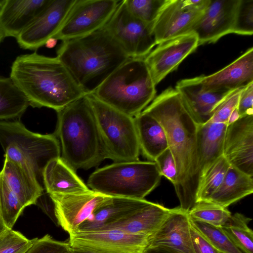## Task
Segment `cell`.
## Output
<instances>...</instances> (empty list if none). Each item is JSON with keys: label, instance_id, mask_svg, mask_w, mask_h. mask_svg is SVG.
<instances>
[{"label": "cell", "instance_id": "83f0119b", "mask_svg": "<svg viewBox=\"0 0 253 253\" xmlns=\"http://www.w3.org/2000/svg\"><path fill=\"white\" fill-rule=\"evenodd\" d=\"M253 193V177L230 166L221 184L207 201L227 208Z\"/></svg>", "mask_w": 253, "mask_h": 253}, {"label": "cell", "instance_id": "277c9868", "mask_svg": "<svg viewBox=\"0 0 253 253\" xmlns=\"http://www.w3.org/2000/svg\"><path fill=\"white\" fill-rule=\"evenodd\" d=\"M53 133L62 160L75 171L98 166L107 159L90 100L86 94L56 112Z\"/></svg>", "mask_w": 253, "mask_h": 253}, {"label": "cell", "instance_id": "9a60e30c", "mask_svg": "<svg viewBox=\"0 0 253 253\" xmlns=\"http://www.w3.org/2000/svg\"><path fill=\"white\" fill-rule=\"evenodd\" d=\"M69 236L71 246L117 253H141L148 237L115 229L77 230Z\"/></svg>", "mask_w": 253, "mask_h": 253}, {"label": "cell", "instance_id": "e0dca14e", "mask_svg": "<svg viewBox=\"0 0 253 253\" xmlns=\"http://www.w3.org/2000/svg\"><path fill=\"white\" fill-rule=\"evenodd\" d=\"M239 0H210L191 33H195L199 46L214 43L233 33Z\"/></svg>", "mask_w": 253, "mask_h": 253}, {"label": "cell", "instance_id": "5b68a950", "mask_svg": "<svg viewBox=\"0 0 253 253\" xmlns=\"http://www.w3.org/2000/svg\"><path fill=\"white\" fill-rule=\"evenodd\" d=\"M91 94L134 118L153 101L156 90L144 58H129Z\"/></svg>", "mask_w": 253, "mask_h": 253}, {"label": "cell", "instance_id": "f6af8a7d", "mask_svg": "<svg viewBox=\"0 0 253 253\" xmlns=\"http://www.w3.org/2000/svg\"><path fill=\"white\" fill-rule=\"evenodd\" d=\"M239 118V114L238 113L237 108H236L230 115L229 118L228 119L227 125L234 122Z\"/></svg>", "mask_w": 253, "mask_h": 253}, {"label": "cell", "instance_id": "cb8c5ba5", "mask_svg": "<svg viewBox=\"0 0 253 253\" xmlns=\"http://www.w3.org/2000/svg\"><path fill=\"white\" fill-rule=\"evenodd\" d=\"M227 126V124L209 122L198 125L197 150L199 185L211 167L223 155V141Z\"/></svg>", "mask_w": 253, "mask_h": 253}, {"label": "cell", "instance_id": "d6986e66", "mask_svg": "<svg viewBox=\"0 0 253 253\" xmlns=\"http://www.w3.org/2000/svg\"><path fill=\"white\" fill-rule=\"evenodd\" d=\"M206 91H231L253 82V47L216 72L195 77Z\"/></svg>", "mask_w": 253, "mask_h": 253}, {"label": "cell", "instance_id": "ffe728a7", "mask_svg": "<svg viewBox=\"0 0 253 253\" xmlns=\"http://www.w3.org/2000/svg\"><path fill=\"white\" fill-rule=\"evenodd\" d=\"M175 88L179 93L187 110L198 125L208 122L216 107L233 91L204 90L195 78L179 81Z\"/></svg>", "mask_w": 253, "mask_h": 253}, {"label": "cell", "instance_id": "bcb514c9", "mask_svg": "<svg viewBox=\"0 0 253 253\" xmlns=\"http://www.w3.org/2000/svg\"><path fill=\"white\" fill-rule=\"evenodd\" d=\"M58 40L54 38H51L48 40L44 45L46 46V47L48 48H52L55 46V45L57 44Z\"/></svg>", "mask_w": 253, "mask_h": 253}, {"label": "cell", "instance_id": "f1b7e54d", "mask_svg": "<svg viewBox=\"0 0 253 253\" xmlns=\"http://www.w3.org/2000/svg\"><path fill=\"white\" fill-rule=\"evenodd\" d=\"M29 106L27 98L11 79L0 76V121L19 119Z\"/></svg>", "mask_w": 253, "mask_h": 253}, {"label": "cell", "instance_id": "8fae6325", "mask_svg": "<svg viewBox=\"0 0 253 253\" xmlns=\"http://www.w3.org/2000/svg\"><path fill=\"white\" fill-rule=\"evenodd\" d=\"M119 1L76 0L54 38L65 41L86 36L102 28Z\"/></svg>", "mask_w": 253, "mask_h": 253}, {"label": "cell", "instance_id": "f35d334b", "mask_svg": "<svg viewBox=\"0 0 253 253\" xmlns=\"http://www.w3.org/2000/svg\"><path fill=\"white\" fill-rule=\"evenodd\" d=\"M26 253H72L70 243L59 241L46 234L36 239Z\"/></svg>", "mask_w": 253, "mask_h": 253}, {"label": "cell", "instance_id": "30bf717a", "mask_svg": "<svg viewBox=\"0 0 253 253\" xmlns=\"http://www.w3.org/2000/svg\"><path fill=\"white\" fill-rule=\"evenodd\" d=\"M210 0H166L153 23L157 45L192 32Z\"/></svg>", "mask_w": 253, "mask_h": 253}, {"label": "cell", "instance_id": "603a6c76", "mask_svg": "<svg viewBox=\"0 0 253 253\" xmlns=\"http://www.w3.org/2000/svg\"><path fill=\"white\" fill-rule=\"evenodd\" d=\"M171 209L159 204L148 201L144 206L131 214L104 225L98 230L115 229L129 234L149 236L159 228Z\"/></svg>", "mask_w": 253, "mask_h": 253}, {"label": "cell", "instance_id": "681fc988", "mask_svg": "<svg viewBox=\"0 0 253 253\" xmlns=\"http://www.w3.org/2000/svg\"><path fill=\"white\" fill-rule=\"evenodd\" d=\"M5 0H0V7L3 4Z\"/></svg>", "mask_w": 253, "mask_h": 253}, {"label": "cell", "instance_id": "d6a6232c", "mask_svg": "<svg viewBox=\"0 0 253 253\" xmlns=\"http://www.w3.org/2000/svg\"><path fill=\"white\" fill-rule=\"evenodd\" d=\"M190 219L192 225L220 253H243L232 243L221 227Z\"/></svg>", "mask_w": 253, "mask_h": 253}, {"label": "cell", "instance_id": "9c48e42d", "mask_svg": "<svg viewBox=\"0 0 253 253\" xmlns=\"http://www.w3.org/2000/svg\"><path fill=\"white\" fill-rule=\"evenodd\" d=\"M152 26L132 15L123 0L103 28L129 58H144L157 45Z\"/></svg>", "mask_w": 253, "mask_h": 253}, {"label": "cell", "instance_id": "7a4b0ae2", "mask_svg": "<svg viewBox=\"0 0 253 253\" xmlns=\"http://www.w3.org/2000/svg\"><path fill=\"white\" fill-rule=\"evenodd\" d=\"M9 77L34 108L47 107L57 112L86 95L57 57L37 52L17 56Z\"/></svg>", "mask_w": 253, "mask_h": 253}, {"label": "cell", "instance_id": "484cf974", "mask_svg": "<svg viewBox=\"0 0 253 253\" xmlns=\"http://www.w3.org/2000/svg\"><path fill=\"white\" fill-rule=\"evenodd\" d=\"M148 201L145 199L111 197L81 225L78 230H98L131 214Z\"/></svg>", "mask_w": 253, "mask_h": 253}, {"label": "cell", "instance_id": "3957f363", "mask_svg": "<svg viewBox=\"0 0 253 253\" xmlns=\"http://www.w3.org/2000/svg\"><path fill=\"white\" fill-rule=\"evenodd\" d=\"M86 94L92 93L129 57L103 27L62 41L56 56Z\"/></svg>", "mask_w": 253, "mask_h": 253}, {"label": "cell", "instance_id": "44dd1931", "mask_svg": "<svg viewBox=\"0 0 253 253\" xmlns=\"http://www.w3.org/2000/svg\"><path fill=\"white\" fill-rule=\"evenodd\" d=\"M50 0H5L0 7V29L5 37L16 38Z\"/></svg>", "mask_w": 253, "mask_h": 253}, {"label": "cell", "instance_id": "7c38bea8", "mask_svg": "<svg viewBox=\"0 0 253 253\" xmlns=\"http://www.w3.org/2000/svg\"><path fill=\"white\" fill-rule=\"evenodd\" d=\"M59 225L69 235L76 231L111 196L90 190L79 194H48Z\"/></svg>", "mask_w": 253, "mask_h": 253}, {"label": "cell", "instance_id": "836d02e7", "mask_svg": "<svg viewBox=\"0 0 253 253\" xmlns=\"http://www.w3.org/2000/svg\"><path fill=\"white\" fill-rule=\"evenodd\" d=\"M24 209L0 172V214L8 228L12 229Z\"/></svg>", "mask_w": 253, "mask_h": 253}, {"label": "cell", "instance_id": "ba28073f", "mask_svg": "<svg viewBox=\"0 0 253 253\" xmlns=\"http://www.w3.org/2000/svg\"><path fill=\"white\" fill-rule=\"evenodd\" d=\"M91 103L106 158L114 162L139 160L140 148L134 118L102 102L92 94Z\"/></svg>", "mask_w": 253, "mask_h": 253}, {"label": "cell", "instance_id": "60d3db41", "mask_svg": "<svg viewBox=\"0 0 253 253\" xmlns=\"http://www.w3.org/2000/svg\"><path fill=\"white\" fill-rule=\"evenodd\" d=\"M237 109L240 117L253 114V82L247 85L242 90Z\"/></svg>", "mask_w": 253, "mask_h": 253}, {"label": "cell", "instance_id": "7dc6e473", "mask_svg": "<svg viewBox=\"0 0 253 253\" xmlns=\"http://www.w3.org/2000/svg\"><path fill=\"white\" fill-rule=\"evenodd\" d=\"M9 228L4 224L1 215L0 214V237L5 233Z\"/></svg>", "mask_w": 253, "mask_h": 253}, {"label": "cell", "instance_id": "4dcf8cb0", "mask_svg": "<svg viewBox=\"0 0 253 253\" xmlns=\"http://www.w3.org/2000/svg\"><path fill=\"white\" fill-rule=\"evenodd\" d=\"M189 218L222 227L231 216L225 208L209 201H199L188 211Z\"/></svg>", "mask_w": 253, "mask_h": 253}, {"label": "cell", "instance_id": "ee69618b", "mask_svg": "<svg viewBox=\"0 0 253 253\" xmlns=\"http://www.w3.org/2000/svg\"><path fill=\"white\" fill-rule=\"evenodd\" d=\"M71 247L72 253H117L97 250L82 246L71 245Z\"/></svg>", "mask_w": 253, "mask_h": 253}, {"label": "cell", "instance_id": "7bdbcfd3", "mask_svg": "<svg viewBox=\"0 0 253 253\" xmlns=\"http://www.w3.org/2000/svg\"><path fill=\"white\" fill-rule=\"evenodd\" d=\"M141 253H182L173 249L163 246H146Z\"/></svg>", "mask_w": 253, "mask_h": 253}, {"label": "cell", "instance_id": "e575fe53", "mask_svg": "<svg viewBox=\"0 0 253 253\" xmlns=\"http://www.w3.org/2000/svg\"><path fill=\"white\" fill-rule=\"evenodd\" d=\"M130 13L148 24L153 25L166 0H124Z\"/></svg>", "mask_w": 253, "mask_h": 253}, {"label": "cell", "instance_id": "d4e9b609", "mask_svg": "<svg viewBox=\"0 0 253 253\" xmlns=\"http://www.w3.org/2000/svg\"><path fill=\"white\" fill-rule=\"evenodd\" d=\"M46 193L79 194L91 190L61 157L50 161L42 172Z\"/></svg>", "mask_w": 253, "mask_h": 253}, {"label": "cell", "instance_id": "74e56055", "mask_svg": "<svg viewBox=\"0 0 253 253\" xmlns=\"http://www.w3.org/2000/svg\"><path fill=\"white\" fill-rule=\"evenodd\" d=\"M246 86L236 89L230 92L216 107L208 122L227 124L230 115L237 107L240 94Z\"/></svg>", "mask_w": 253, "mask_h": 253}, {"label": "cell", "instance_id": "2e32d148", "mask_svg": "<svg viewBox=\"0 0 253 253\" xmlns=\"http://www.w3.org/2000/svg\"><path fill=\"white\" fill-rule=\"evenodd\" d=\"M223 156L230 166L253 177V114L227 125Z\"/></svg>", "mask_w": 253, "mask_h": 253}, {"label": "cell", "instance_id": "1f68e13d", "mask_svg": "<svg viewBox=\"0 0 253 253\" xmlns=\"http://www.w3.org/2000/svg\"><path fill=\"white\" fill-rule=\"evenodd\" d=\"M230 166L223 155L216 161L199 184L196 202L210 199L221 184Z\"/></svg>", "mask_w": 253, "mask_h": 253}, {"label": "cell", "instance_id": "ab89813d", "mask_svg": "<svg viewBox=\"0 0 253 253\" xmlns=\"http://www.w3.org/2000/svg\"><path fill=\"white\" fill-rule=\"evenodd\" d=\"M155 162L162 176L166 177L174 186L177 181L176 167L174 158L169 148L162 152Z\"/></svg>", "mask_w": 253, "mask_h": 253}, {"label": "cell", "instance_id": "8d00e7d4", "mask_svg": "<svg viewBox=\"0 0 253 253\" xmlns=\"http://www.w3.org/2000/svg\"><path fill=\"white\" fill-rule=\"evenodd\" d=\"M233 33L252 36L253 34V0H239Z\"/></svg>", "mask_w": 253, "mask_h": 253}, {"label": "cell", "instance_id": "f546056e", "mask_svg": "<svg viewBox=\"0 0 253 253\" xmlns=\"http://www.w3.org/2000/svg\"><path fill=\"white\" fill-rule=\"evenodd\" d=\"M252 218L236 212L221 227L232 243L243 253H253V232L248 224Z\"/></svg>", "mask_w": 253, "mask_h": 253}, {"label": "cell", "instance_id": "8992f818", "mask_svg": "<svg viewBox=\"0 0 253 253\" xmlns=\"http://www.w3.org/2000/svg\"><path fill=\"white\" fill-rule=\"evenodd\" d=\"M162 177L155 162H114L92 173L87 186L109 196L144 199L158 186Z\"/></svg>", "mask_w": 253, "mask_h": 253}, {"label": "cell", "instance_id": "52a82bcc", "mask_svg": "<svg viewBox=\"0 0 253 253\" xmlns=\"http://www.w3.org/2000/svg\"><path fill=\"white\" fill-rule=\"evenodd\" d=\"M0 144L4 157L29 168L42 185L45 167L61 156L60 143L54 134L32 132L17 120L0 121Z\"/></svg>", "mask_w": 253, "mask_h": 253}, {"label": "cell", "instance_id": "6da1fadb", "mask_svg": "<svg viewBox=\"0 0 253 253\" xmlns=\"http://www.w3.org/2000/svg\"><path fill=\"white\" fill-rule=\"evenodd\" d=\"M156 118L164 128L174 158L177 181L174 186L180 207L188 211L196 204L199 186L197 134L193 119L178 91L169 87L143 111Z\"/></svg>", "mask_w": 253, "mask_h": 253}, {"label": "cell", "instance_id": "ac0fdd59", "mask_svg": "<svg viewBox=\"0 0 253 253\" xmlns=\"http://www.w3.org/2000/svg\"><path fill=\"white\" fill-rule=\"evenodd\" d=\"M146 246H163L182 253H195L188 211L180 207L171 209L159 228L148 237Z\"/></svg>", "mask_w": 253, "mask_h": 253}, {"label": "cell", "instance_id": "5bb4252c", "mask_svg": "<svg viewBox=\"0 0 253 253\" xmlns=\"http://www.w3.org/2000/svg\"><path fill=\"white\" fill-rule=\"evenodd\" d=\"M144 58L156 85L199 46L196 35L190 33L158 44Z\"/></svg>", "mask_w": 253, "mask_h": 253}, {"label": "cell", "instance_id": "c3c4849f", "mask_svg": "<svg viewBox=\"0 0 253 253\" xmlns=\"http://www.w3.org/2000/svg\"><path fill=\"white\" fill-rule=\"evenodd\" d=\"M5 36L2 32L0 29V44L3 41L5 38Z\"/></svg>", "mask_w": 253, "mask_h": 253}, {"label": "cell", "instance_id": "7402d4cb", "mask_svg": "<svg viewBox=\"0 0 253 253\" xmlns=\"http://www.w3.org/2000/svg\"><path fill=\"white\" fill-rule=\"evenodd\" d=\"M0 172L9 189L25 208L36 204L43 194V186L27 167L5 157Z\"/></svg>", "mask_w": 253, "mask_h": 253}, {"label": "cell", "instance_id": "b9f144b4", "mask_svg": "<svg viewBox=\"0 0 253 253\" xmlns=\"http://www.w3.org/2000/svg\"><path fill=\"white\" fill-rule=\"evenodd\" d=\"M191 235L195 253H220L192 225L191 223Z\"/></svg>", "mask_w": 253, "mask_h": 253}, {"label": "cell", "instance_id": "4fadbf2b", "mask_svg": "<svg viewBox=\"0 0 253 253\" xmlns=\"http://www.w3.org/2000/svg\"><path fill=\"white\" fill-rule=\"evenodd\" d=\"M76 0H50L16 38L19 46L35 50L56 35Z\"/></svg>", "mask_w": 253, "mask_h": 253}, {"label": "cell", "instance_id": "d590c367", "mask_svg": "<svg viewBox=\"0 0 253 253\" xmlns=\"http://www.w3.org/2000/svg\"><path fill=\"white\" fill-rule=\"evenodd\" d=\"M20 232L9 229L0 237V253H26L35 242Z\"/></svg>", "mask_w": 253, "mask_h": 253}, {"label": "cell", "instance_id": "4316f807", "mask_svg": "<svg viewBox=\"0 0 253 253\" xmlns=\"http://www.w3.org/2000/svg\"><path fill=\"white\" fill-rule=\"evenodd\" d=\"M140 152L149 161L157 158L169 148L164 128L151 115L142 111L134 117Z\"/></svg>", "mask_w": 253, "mask_h": 253}]
</instances>
